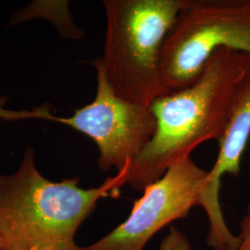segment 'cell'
Segmentation results:
<instances>
[{
	"label": "cell",
	"mask_w": 250,
	"mask_h": 250,
	"mask_svg": "<svg viewBox=\"0 0 250 250\" xmlns=\"http://www.w3.org/2000/svg\"><path fill=\"white\" fill-rule=\"evenodd\" d=\"M250 68V54L222 47L191 85L155 99L150 104L155 134L128 168L126 184L144 191L199 145L219 141L236 90Z\"/></svg>",
	"instance_id": "1"
},
{
	"label": "cell",
	"mask_w": 250,
	"mask_h": 250,
	"mask_svg": "<svg viewBox=\"0 0 250 250\" xmlns=\"http://www.w3.org/2000/svg\"><path fill=\"white\" fill-rule=\"evenodd\" d=\"M129 167L98 188H83L78 178H45L28 146L18 170L0 173L1 250H86L76 232L101 198L119 196Z\"/></svg>",
	"instance_id": "2"
},
{
	"label": "cell",
	"mask_w": 250,
	"mask_h": 250,
	"mask_svg": "<svg viewBox=\"0 0 250 250\" xmlns=\"http://www.w3.org/2000/svg\"><path fill=\"white\" fill-rule=\"evenodd\" d=\"M184 0H105L107 28L100 67L120 98L150 106L162 95L160 58Z\"/></svg>",
	"instance_id": "3"
},
{
	"label": "cell",
	"mask_w": 250,
	"mask_h": 250,
	"mask_svg": "<svg viewBox=\"0 0 250 250\" xmlns=\"http://www.w3.org/2000/svg\"><path fill=\"white\" fill-rule=\"evenodd\" d=\"M222 47L250 55V0H184L161 48L162 95L191 85Z\"/></svg>",
	"instance_id": "4"
},
{
	"label": "cell",
	"mask_w": 250,
	"mask_h": 250,
	"mask_svg": "<svg viewBox=\"0 0 250 250\" xmlns=\"http://www.w3.org/2000/svg\"><path fill=\"white\" fill-rule=\"evenodd\" d=\"M97 92L89 104L74 110L71 117L48 120L66 125L88 136L98 146L99 169L117 172L131 166L134 159L151 141L156 131V119L150 106L120 98L95 63Z\"/></svg>",
	"instance_id": "5"
},
{
	"label": "cell",
	"mask_w": 250,
	"mask_h": 250,
	"mask_svg": "<svg viewBox=\"0 0 250 250\" xmlns=\"http://www.w3.org/2000/svg\"><path fill=\"white\" fill-rule=\"evenodd\" d=\"M208 171L198 167L191 156L173 163L161 178L144 189L131 213L86 250H143L164 226L186 218L198 205L207 186Z\"/></svg>",
	"instance_id": "6"
},
{
	"label": "cell",
	"mask_w": 250,
	"mask_h": 250,
	"mask_svg": "<svg viewBox=\"0 0 250 250\" xmlns=\"http://www.w3.org/2000/svg\"><path fill=\"white\" fill-rule=\"evenodd\" d=\"M250 137V68L236 90L224 134L219 142V155L212 169L208 171L202 198L219 200L221 178L225 173L237 177L243 153Z\"/></svg>",
	"instance_id": "7"
},
{
	"label": "cell",
	"mask_w": 250,
	"mask_h": 250,
	"mask_svg": "<svg viewBox=\"0 0 250 250\" xmlns=\"http://www.w3.org/2000/svg\"><path fill=\"white\" fill-rule=\"evenodd\" d=\"M37 19L51 22L59 35L65 39L80 40L84 36L83 30L73 21L69 1H33L23 9L12 12L8 27L17 26Z\"/></svg>",
	"instance_id": "8"
},
{
	"label": "cell",
	"mask_w": 250,
	"mask_h": 250,
	"mask_svg": "<svg viewBox=\"0 0 250 250\" xmlns=\"http://www.w3.org/2000/svg\"><path fill=\"white\" fill-rule=\"evenodd\" d=\"M160 250H191V244L188 236L172 225L168 234L162 239Z\"/></svg>",
	"instance_id": "9"
},
{
	"label": "cell",
	"mask_w": 250,
	"mask_h": 250,
	"mask_svg": "<svg viewBox=\"0 0 250 250\" xmlns=\"http://www.w3.org/2000/svg\"><path fill=\"white\" fill-rule=\"evenodd\" d=\"M239 241L236 247H225L212 250H250V201L247 206V212L242 219Z\"/></svg>",
	"instance_id": "10"
},
{
	"label": "cell",
	"mask_w": 250,
	"mask_h": 250,
	"mask_svg": "<svg viewBox=\"0 0 250 250\" xmlns=\"http://www.w3.org/2000/svg\"><path fill=\"white\" fill-rule=\"evenodd\" d=\"M5 102H6V99H3L0 98V119H9V116H10L9 114H11V111L5 110V109L3 108V106H4Z\"/></svg>",
	"instance_id": "11"
},
{
	"label": "cell",
	"mask_w": 250,
	"mask_h": 250,
	"mask_svg": "<svg viewBox=\"0 0 250 250\" xmlns=\"http://www.w3.org/2000/svg\"><path fill=\"white\" fill-rule=\"evenodd\" d=\"M0 250H1V248H0Z\"/></svg>",
	"instance_id": "12"
},
{
	"label": "cell",
	"mask_w": 250,
	"mask_h": 250,
	"mask_svg": "<svg viewBox=\"0 0 250 250\" xmlns=\"http://www.w3.org/2000/svg\"></svg>",
	"instance_id": "13"
}]
</instances>
